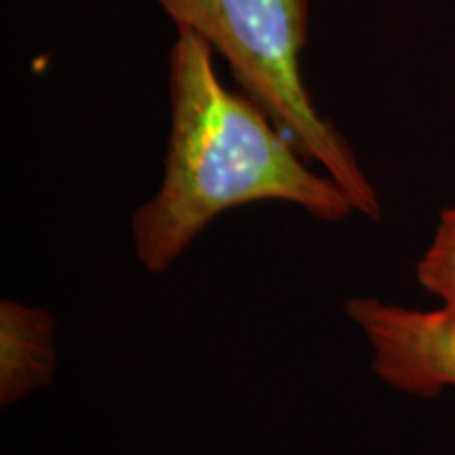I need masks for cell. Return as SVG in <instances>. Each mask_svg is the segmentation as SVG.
Masks as SVG:
<instances>
[{
    "label": "cell",
    "instance_id": "1",
    "mask_svg": "<svg viewBox=\"0 0 455 455\" xmlns=\"http://www.w3.org/2000/svg\"><path fill=\"white\" fill-rule=\"evenodd\" d=\"M213 49L178 30L169 53L171 131L156 195L133 215L140 264L163 275L221 213L283 201L312 218L341 221L355 204L247 95L220 81Z\"/></svg>",
    "mask_w": 455,
    "mask_h": 455
},
{
    "label": "cell",
    "instance_id": "2",
    "mask_svg": "<svg viewBox=\"0 0 455 455\" xmlns=\"http://www.w3.org/2000/svg\"><path fill=\"white\" fill-rule=\"evenodd\" d=\"M175 24L201 36L230 68L249 100L272 118L308 163L338 181L355 212L378 221L382 203L344 135L316 110L301 53L310 0H155Z\"/></svg>",
    "mask_w": 455,
    "mask_h": 455
},
{
    "label": "cell",
    "instance_id": "3",
    "mask_svg": "<svg viewBox=\"0 0 455 455\" xmlns=\"http://www.w3.org/2000/svg\"><path fill=\"white\" fill-rule=\"evenodd\" d=\"M346 315L373 350V371L395 390L436 396L455 388V308L415 310L378 298H356Z\"/></svg>",
    "mask_w": 455,
    "mask_h": 455
},
{
    "label": "cell",
    "instance_id": "4",
    "mask_svg": "<svg viewBox=\"0 0 455 455\" xmlns=\"http://www.w3.org/2000/svg\"><path fill=\"white\" fill-rule=\"evenodd\" d=\"M55 323L20 301L0 304V401L13 405L53 378Z\"/></svg>",
    "mask_w": 455,
    "mask_h": 455
},
{
    "label": "cell",
    "instance_id": "5",
    "mask_svg": "<svg viewBox=\"0 0 455 455\" xmlns=\"http://www.w3.org/2000/svg\"><path fill=\"white\" fill-rule=\"evenodd\" d=\"M415 276L443 306L455 308V204L441 213L435 236L415 266Z\"/></svg>",
    "mask_w": 455,
    "mask_h": 455
}]
</instances>
